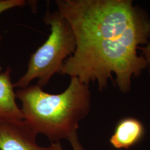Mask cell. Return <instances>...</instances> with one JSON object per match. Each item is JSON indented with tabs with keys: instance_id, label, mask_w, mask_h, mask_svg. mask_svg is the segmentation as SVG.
I'll return each instance as SVG.
<instances>
[{
	"instance_id": "8",
	"label": "cell",
	"mask_w": 150,
	"mask_h": 150,
	"mask_svg": "<svg viewBox=\"0 0 150 150\" xmlns=\"http://www.w3.org/2000/svg\"><path fill=\"white\" fill-rule=\"evenodd\" d=\"M138 50L142 51L141 56L145 59L147 64V68H148L149 72L150 74V42L146 44L145 47H139Z\"/></svg>"
},
{
	"instance_id": "4",
	"label": "cell",
	"mask_w": 150,
	"mask_h": 150,
	"mask_svg": "<svg viewBox=\"0 0 150 150\" xmlns=\"http://www.w3.org/2000/svg\"><path fill=\"white\" fill-rule=\"evenodd\" d=\"M37 135L23 119L0 120V150H64L60 142L39 146Z\"/></svg>"
},
{
	"instance_id": "5",
	"label": "cell",
	"mask_w": 150,
	"mask_h": 150,
	"mask_svg": "<svg viewBox=\"0 0 150 150\" xmlns=\"http://www.w3.org/2000/svg\"><path fill=\"white\" fill-rule=\"evenodd\" d=\"M144 125L137 118L121 119L116 126L110 142L116 149H129L138 144L145 135Z\"/></svg>"
},
{
	"instance_id": "1",
	"label": "cell",
	"mask_w": 150,
	"mask_h": 150,
	"mask_svg": "<svg viewBox=\"0 0 150 150\" xmlns=\"http://www.w3.org/2000/svg\"><path fill=\"white\" fill-rule=\"evenodd\" d=\"M58 10L75 34L74 53L64 61L61 75L86 84L97 82L102 91L112 74L120 91L128 92L132 77L147 64L137 50L147 44L150 19L131 0H56Z\"/></svg>"
},
{
	"instance_id": "9",
	"label": "cell",
	"mask_w": 150,
	"mask_h": 150,
	"mask_svg": "<svg viewBox=\"0 0 150 150\" xmlns=\"http://www.w3.org/2000/svg\"><path fill=\"white\" fill-rule=\"evenodd\" d=\"M68 140L72 146L73 150H85L83 146L81 144L77 132L72 134Z\"/></svg>"
},
{
	"instance_id": "3",
	"label": "cell",
	"mask_w": 150,
	"mask_h": 150,
	"mask_svg": "<svg viewBox=\"0 0 150 150\" xmlns=\"http://www.w3.org/2000/svg\"><path fill=\"white\" fill-rule=\"evenodd\" d=\"M43 21L50 27V34L43 45L31 55L27 70L13 83L14 88H26L35 79L38 80L37 85L42 88L54 74H61L64 61L75 51L74 31L58 10L47 11Z\"/></svg>"
},
{
	"instance_id": "6",
	"label": "cell",
	"mask_w": 150,
	"mask_h": 150,
	"mask_svg": "<svg viewBox=\"0 0 150 150\" xmlns=\"http://www.w3.org/2000/svg\"><path fill=\"white\" fill-rule=\"evenodd\" d=\"M11 68L0 72V120H22L21 108L16 102V93L11 81Z\"/></svg>"
},
{
	"instance_id": "2",
	"label": "cell",
	"mask_w": 150,
	"mask_h": 150,
	"mask_svg": "<svg viewBox=\"0 0 150 150\" xmlns=\"http://www.w3.org/2000/svg\"><path fill=\"white\" fill-rule=\"evenodd\" d=\"M21 102L23 120L37 134L46 136L52 142L69 139L77 132L81 120L88 114L91 92L88 84L71 77L67 88L51 94L36 85L15 92Z\"/></svg>"
},
{
	"instance_id": "7",
	"label": "cell",
	"mask_w": 150,
	"mask_h": 150,
	"mask_svg": "<svg viewBox=\"0 0 150 150\" xmlns=\"http://www.w3.org/2000/svg\"><path fill=\"white\" fill-rule=\"evenodd\" d=\"M27 4L25 0H0V14L5 11L15 7H23ZM2 36L0 33V41Z\"/></svg>"
}]
</instances>
